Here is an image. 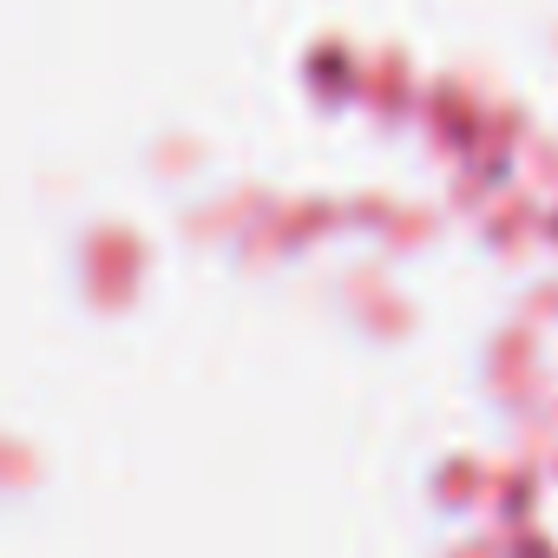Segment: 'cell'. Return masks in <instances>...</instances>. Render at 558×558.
Returning a JSON list of instances; mask_svg holds the SVG:
<instances>
[]
</instances>
